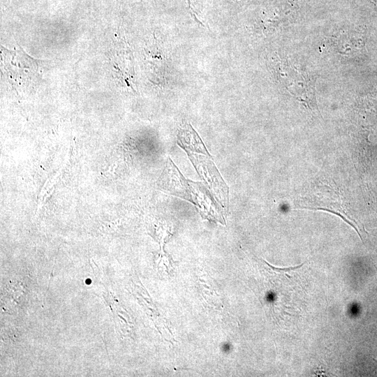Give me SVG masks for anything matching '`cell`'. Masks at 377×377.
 Instances as JSON below:
<instances>
[{
  "mask_svg": "<svg viewBox=\"0 0 377 377\" xmlns=\"http://www.w3.org/2000/svg\"><path fill=\"white\" fill-rule=\"evenodd\" d=\"M160 182L163 191L193 203L203 219L225 225L221 208L204 184L185 179L170 158Z\"/></svg>",
  "mask_w": 377,
  "mask_h": 377,
  "instance_id": "6da1fadb",
  "label": "cell"
},
{
  "mask_svg": "<svg viewBox=\"0 0 377 377\" xmlns=\"http://www.w3.org/2000/svg\"><path fill=\"white\" fill-rule=\"evenodd\" d=\"M177 143L187 154L198 175L205 180L212 194L222 207H228V187L219 172L202 141L188 126L179 131Z\"/></svg>",
  "mask_w": 377,
  "mask_h": 377,
  "instance_id": "7a4b0ae2",
  "label": "cell"
},
{
  "mask_svg": "<svg viewBox=\"0 0 377 377\" xmlns=\"http://www.w3.org/2000/svg\"><path fill=\"white\" fill-rule=\"evenodd\" d=\"M1 61L8 82L15 88H25L39 76L38 61L21 49L13 51L1 47Z\"/></svg>",
  "mask_w": 377,
  "mask_h": 377,
  "instance_id": "3957f363",
  "label": "cell"
},
{
  "mask_svg": "<svg viewBox=\"0 0 377 377\" xmlns=\"http://www.w3.org/2000/svg\"><path fill=\"white\" fill-rule=\"evenodd\" d=\"M282 70L283 84L288 92L300 101L312 104L315 101L313 77L289 63L283 65Z\"/></svg>",
  "mask_w": 377,
  "mask_h": 377,
  "instance_id": "277c9868",
  "label": "cell"
}]
</instances>
